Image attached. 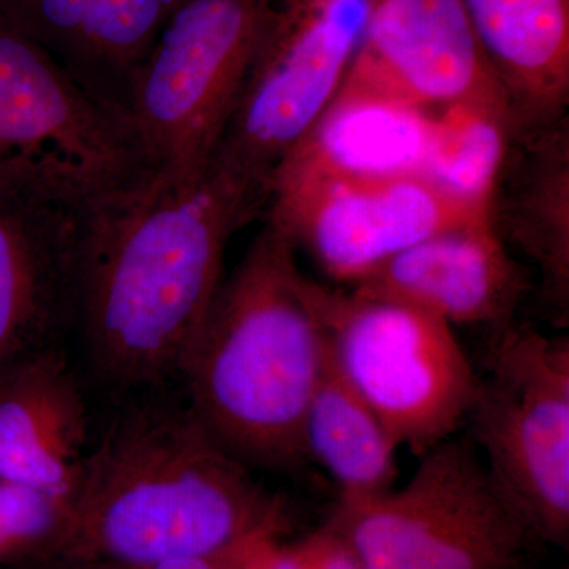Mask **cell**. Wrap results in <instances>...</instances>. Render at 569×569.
Listing matches in <instances>:
<instances>
[{
	"label": "cell",
	"instance_id": "6da1fadb",
	"mask_svg": "<svg viewBox=\"0 0 569 569\" xmlns=\"http://www.w3.org/2000/svg\"><path fill=\"white\" fill-rule=\"evenodd\" d=\"M269 203L266 183L216 153L197 178L149 171L78 213L74 328L103 381L156 389L179 376L228 242Z\"/></svg>",
	"mask_w": 569,
	"mask_h": 569
},
{
	"label": "cell",
	"instance_id": "7a4b0ae2",
	"mask_svg": "<svg viewBox=\"0 0 569 569\" xmlns=\"http://www.w3.org/2000/svg\"><path fill=\"white\" fill-rule=\"evenodd\" d=\"M283 505L186 402L123 407L88 449L63 550L151 565L219 556L279 531Z\"/></svg>",
	"mask_w": 569,
	"mask_h": 569
},
{
	"label": "cell",
	"instance_id": "3957f363",
	"mask_svg": "<svg viewBox=\"0 0 569 569\" xmlns=\"http://www.w3.org/2000/svg\"><path fill=\"white\" fill-rule=\"evenodd\" d=\"M313 283L293 242L266 222L223 277L179 367L187 403L246 463L307 460L302 427L328 358Z\"/></svg>",
	"mask_w": 569,
	"mask_h": 569
},
{
	"label": "cell",
	"instance_id": "277c9868",
	"mask_svg": "<svg viewBox=\"0 0 569 569\" xmlns=\"http://www.w3.org/2000/svg\"><path fill=\"white\" fill-rule=\"evenodd\" d=\"M149 171L132 123L0 11V187L80 213Z\"/></svg>",
	"mask_w": 569,
	"mask_h": 569
},
{
	"label": "cell",
	"instance_id": "5b68a950",
	"mask_svg": "<svg viewBox=\"0 0 569 569\" xmlns=\"http://www.w3.org/2000/svg\"><path fill=\"white\" fill-rule=\"evenodd\" d=\"M276 0H174L134 80L129 121L149 167L200 176L241 99Z\"/></svg>",
	"mask_w": 569,
	"mask_h": 569
},
{
	"label": "cell",
	"instance_id": "8992f818",
	"mask_svg": "<svg viewBox=\"0 0 569 569\" xmlns=\"http://www.w3.org/2000/svg\"><path fill=\"white\" fill-rule=\"evenodd\" d=\"M331 522L362 569H526L541 545L468 436L429 449L402 488L337 505Z\"/></svg>",
	"mask_w": 569,
	"mask_h": 569
},
{
	"label": "cell",
	"instance_id": "52a82bcc",
	"mask_svg": "<svg viewBox=\"0 0 569 569\" xmlns=\"http://www.w3.org/2000/svg\"><path fill=\"white\" fill-rule=\"evenodd\" d=\"M329 355L396 447L421 458L466 425L478 373L452 326L417 307L313 283Z\"/></svg>",
	"mask_w": 569,
	"mask_h": 569
},
{
	"label": "cell",
	"instance_id": "ba28073f",
	"mask_svg": "<svg viewBox=\"0 0 569 569\" xmlns=\"http://www.w3.org/2000/svg\"><path fill=\"white\" fill-rule=\"evenodd\" d=\"M466 425L498 489L541 545L569 541V339L492 329Z\"/></svg>",
	"mask_w": 569,
	"mask_h": 569
},
{
	"label": "cell",
	"instance_id": "9c48e42d",
	"mask_svg": "<svg viewBox=\"0 0 569 569\" xmlns=\"http://www.w3.org/2000/svg\"><path fill=\"white\" fill-rule=\"evenodd\" d=\"M378 0H276L217 156L269 186L332 103Z\"/></svg>",
	"mask_w": 569,
	"mask_h": 569
},
{
	"label": "cell",
	"instance_id": "30bf717a",
	"mask_svg": "<svg viewBox=\"0 0 569 569\" xmlns=\"http://www.w3.org/2000/svg\"><path fill=\"white\" fill-rule=\"evenodd\" d=\"M489 220L426 174L317 183L272 198L266 222L336 283L355 287L430 236Z\"/></svg>",
	"mask_w": 569,
	"mask_h": 569
},
{
	"label": "cell",
	"instance_id": "8fae6325",
	"mask_svg": "<svg viewBox=\"0 0 569 569\" xmlns=\"http://www.w3.org/2000/svg\"><path fill=\"white\" fill-rule=\"evenodd\" d=\"M339 92L429 114L459 103L508 104L459 0H378Z\"/></svg>",
	"mask_w": 569,
	"mask_h": 569
},
{
	"label": "cell",
	"instance_id": "7c38bea8",
	"mask_svg": "<svg viewBox=\"0 0 569 569\" xmlns=\"http://www.w3.org/2000/svg\"><path fill=\"white\" fill-rule=\"evenodd\" d=\"M531 288L529 266L486 220L408 247L351 290L417 307L451 326L497 329L516 320Z\"/></svg>",
	"mask_w": 569,
	"mask_h": 569
},
{
	"label": "cell",
	"instance_id": "4fadbf2b",
	"mask_svg": "<svg viewBox=\"0 0 569 569\" xmlns=\"http://www.w3.org/2000/svg\"><path fill=\"white\" fill-rule=\"evenodd\" d=\"M78 213L0 187V372L74 328Z\"/></svg>",
	"mask_w": 569,
	"mask_h": 569
},
{
	"label": "cell",
	"instance_id": "5bb4252c",
	"mask_svg": "<svg viewBox=\"0 0 569 569\" xmlns=\"http://www.w3.org/2000/svg\"><path fill=\"white\" fill-rule=\"evenodd\" d=\"M173 2L0 0V11L97 102L129 121L134 80Z\"/></svg>",
	"mask_w": 569,
	"mask_h": 569
},
{
	"label": "cell",
	"instance_id": "9a60e30c",
	"mask_svg": "<svg viewBox=\"0 0 569 569\" xmlns=\"http://www.w3.org/2000/svg\"><path fill=\"white\" fill-rule=\"evenodd\" d=\"M489 222L512 253L538 269V295L549 320L569 316V127L515 123L489 198Z\"/></svg>",
	"mask_w": 569,
	"mask_h": 569
},
{
	"label": "cell",
	"instance_id": "2e32d148",
	"mask_svg": "<svg viewBox=\"0 0 569 569\" xmlns=\"http://www.w3.org/2000/svg\"><path fill=\"white\" fill-rule=\"evenodd\" d=\"M88 449L84 399L61 346L0 372V479L73 501Z\"/></svg>",
	"mask_w": 569,
	"mask_h": 569
},
{
	"label": "cell",
	"instance_id": "e0dca14e",
	"mask_svg": "<svg viewBox=\"0 0 569 569\" xmlns=\"http://www.w3.org/2000/svg\"><path fill=\"white\" fill-rule=\"evenodd\" d=\"M436 114L339 92L272 174V198L347 179L426 174Z\"/></svg>",
	"mask_w": 569,
	"mask_h": 569
},
{
	"label": "cell",
	"instance_id": "ac0fdd59",
	"mask_svg": "<svg viewBox=\"0 0 569 569\" xmlns=\"http://www.w3.org/2000/svg\"><path fill=\"white\" fill-rule=\"evenodd\" d=\"M518 126L567 116L569 0H459Z\"/></svg>",
	"mask_w": 569,
	"mask_h": 569
},
{
	"label": "cell",
	"instance_id": "d6986e66",
	"mask_svg": "<svg viewBox=\"0 0 569 569\" xmlns=\"http://www.w3.org/2000/svg\"><path fill=\"white\" fill-rule=\"evenodd\" d=\"M306 459L316 460L339 489V507H355L395 489L397 447L372 408L326 358L302 427Z\"/></svg>",
	"mask_w": 569,
	"mask_h": 569
},
{
	"label": "cell",
	"instance_id": "ffe728a7",
	"mask_svg": "<svg viewBox=\"0 0 569 569\" xmlns=\"http://www.w3.org/2000/svg\"><path fill=\"white\" fill-rule=\"evenodd\" d=\"M515 123L503 102L459 103L437 112L427 178L460 200L488 208Z\"/></svg>",
	"mask_w": 569,
	"mask_h": 569
},
{
	"label": "cell",
	"instance_id": "44dd1931",
	"mask_svg": "<svg viewBox=\"0 0 569 569\" xmlns=\"http://www.w3.org/2000/svg\"><path fill=\"white\" fill-rule=\"evenodd\" d=\"M73 501L0 479V563L63 548Z\"/></svg>",
	"mask_w": 569,
	"mask_h": 569
},
{
	"label": "cell",
	"instance_id": "7402d4cb",
	"mask_svg": "<svg viewBox=\"0 0 569 569\" xmlns=\"http://www.w3.org/2000/svg\"><path fill=\"white\" fill-rule=\"evenodd\" d=\"M254 557L263 569H362L353 546L331 520L291 546H279L269 535L258 542Z\"/></svg>",
	"mask_w": 569,
	"mask_h": 569
},
{
	"label": "cell",
	"instance_id": "603a6c76",
	"mask_svg": "<svg viewBox=\"0 0 569 569\" xmlns=\"http://www.w3.org/2000/svg\"><path fill=\"white\" fill-rule=\"evenodd\" d=\"M276 533V531H264V533L254 535V537L246 539L236 548L219 553V556L204 557V559H178L160 561V563L151 565H127L116 563V561H103L100 567L92 569H236L247 556L254 542L266 535Z\"/></svg>",
	"mask_w": 569,
	"mask_h": 569
},
{
	"label": "cell",
	"instance_id": "cb8c5ba5",
	"mask_svg": "<svg viewBox=\"0 0 569 569\" xmlns=\"http://www.w3.org/2000/svg\"><path fill=\"white\" fill-rule=\"evenodd\" d=\"M277 535V533H272ZM266 537H269V535H266ZM263 537V538H266ZM261 538V539H263ZM261 539H258L257 542L252 546V549L247 552V556L244 559H242L241 563L238 565V568L236 569H263L260 567V563H258L257 557H254V549H257L258 542L261 541Z\"/></svg>",
	"mask_w": 569,
	"mask_h": 569
}]
</instances>
